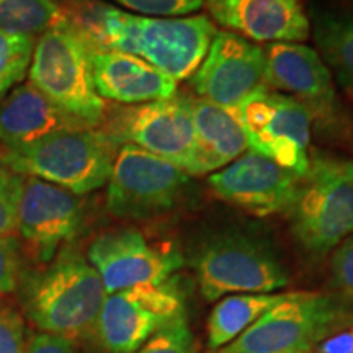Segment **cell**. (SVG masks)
<instances>
[{"instance_id": "6da1fadb", "label": "cell", "mask_w": 353, "mask_h": 353, "mask_svg": "<svg viewBox=\"0 0 353 353\" xmlns=\"http://www.w3.org/2000/svg\"><path fill=\"white\" fill-rule=\"evenodd\" d=\"M74 20V19H72ZM95 50L138 56L176 82L193 76L216 28L206 15L159 19L97 3L83 21L74 20Z\"/></svg>"}, {"instance_id": "277c9868", "label": "cell", "mask_w": 353, "mask_h": 353, "mask_svg": "<svg viewBox=\"0 0 353 353\" xmlns=\"http://www.w3.org/2000/svg\"><path fill=\"white\" fill-rule=\"evenodd\" d=\"M286 216L307 254L322 257L342 244L353 234V161L312 152Z\"/></svg>"}, {"instance_id": "52a82bcc", "label": "cell", "mask_w": 353, "mask_h": 353, "mask_svg": "<svg viewBox=\"0 0 353 353\" xmlns=\"http://www.w3.org/2000/svg\"><path fill=\"white\" fill-rule=\"evenodd\" d=\"M345 314V309L334 296L316 291H293L216 353L311 352L316 343L339 327Z\"/></svg>"}, {"instance_id": "ac0fdd59", "label": "cell", "mask_w": 353, "mask_h": 353, "mask_svg": "<svg viewBox=\"0 0 353 353\" xmlns=\"http://www.w3.org/2000/svg\"><path fill=\"white\" fill-rule=\"evenodd\" d=\"M92 74L100 99L126 105L170 99L179 83L138 56L110 50L92 51Z\"/></svg>"}, {"instance_id": "e0dca14e", "label": "cell", "mask_w": 353, "mask_h": 353, "mask_svg": "<svg viewBox=\"0 0 353 353\" xmlns=\"http://www.w3.org/2000/svg\"><path fill=\"white\" fill-rule=\"evenodd\" d=\"M221 26L257 43H303L311 33L299 0H205Z\"/></svg>"}, {"instance_id": "d6986e66", "label": "cell", "mask_w": 353, "mask_h": 353, "mask_svg": "<svg viewBox=\"0 0 353 353\" xmlns=\"http://www.w3.org/2000/svg\"><path fill=\"white\" fill-rule=\"evenodd\" d=\"M83 128L90 126L61 110L30 82L15 87L0 101V143L6 149L25 148L57 132Z\"/></svg>"}, {"instance_id": "5b68a950", "label": "cell", "mask_w": 353, "mask_h": 353, "mask_svg": "<svg viewBox=\"0 0 353 353\" xmlns=\"http://www.w3.org/2000/svg\"><path fill=\"white\" fill-rule=\"evenodd\" d=\"M94 50L83 30L65 13L38 37L28 70L30 83L90 128L105 117V101L97 94L92 74Z\"/></svg>"}, {"instance_id": "7a4b0ae2", "label": "cell", "mask_w": 353, "mask_h": 353, "mask_svg": "<svg viewBox=\"0 0 353 353\" xmlns=\"http://www.w3.org/2000/svg\"><path fill=\"white\" fill-rule=\"evenodd\" d=\"M105 298L100 275L70 244L43 268L23 273L20 283V303L30 322L74 345L92 335Z\"/></svg>"}, {"instance_id": "1f68e13d", "label": "cell", "mask_w": 353, "mask_h": 353, "mask_svg": "<svg viewBox=\"0 0 353 353\" xmlns=\"http://www.w3.org/2000/svg\"><path fill=\"white\" fill-rule=\"evenodd\" d=\"M321 353H353V332L327 339L319 347Z\"/></svg>"}, {"instance_id": "d4e9b609", "label": "cell", "mask_w": 353, "mask_h": 353, "mask_svg": "<svg viewBox=\"0 0 353 353\" xmlns=\"http://www.w3.org/2000/svg\"><path fill=\"white\" fill-rule=\"evenodd\" d=\"M23 175L17 174L0 156V236L17 232Z\"/></svg>"}, {"instance_id": "ffe728a7", "label": "cell", "mask_w": 353, "mask_h": 353, "mask_svg": "<svg viewBox=\"0 0 353 353\" xmlns=\"http://www.w3.org/2000/svg\"><path fill=\"white\" fill-rule=\"evenodd\" d=\"M192 114L193 148L183 169L190 176L214 174L245 152L244 131L231 110L192 99Z\"/></svg>"}, {"instance_id": "44dd1931", "label": "cell", "mask_w": 353, "mask_h": 353, "mask_svg": "<svg viewBox=\"0 0 353 353\" xmlns=\"http://www.w3.org/2000/svg\"><path fill=\"white\" fill-rule=\"evenodd\" d=\"M288 293L231 294L216 304L208 317V348L216 352L236 341L268 309L283 301Z\"/></svg>"}, {"instance_id": "4316f807", "label": "cell", "mask_w": 353, "mask_h": 353, "mask_svg": "<svg viewBox=\"0 0 353 353\" xmlns=\"http://www.w3.org/2000/svg\"><path fill=\"white\" fill-rule=\"evenodd\" d=\"M23 247L13 234L0 236V301L20 288L23 278Z\"/></svg>"}, {"instance_id": "484cf974", "label": "cell", "mask_w": 353, "mask_h": 353, "mask_svg": "<svg viewBox=\"0 0 353 353\" xmlns=\"http://www.w3.org/2000/svg\"><path fill=\"white\" fill-rule=\"evenodd\" d=\"M134 353H193V334L187 316L159 329Z\"/></svg>"}, {"instance_id": "83f0119b", "label": "cell", "mask_w": 353, "mask_h": 353, "mask_svg": "<svg viewBox=\"0 0 353 353\" xmlns=\"http://www.w3.org/2000/svg\"><path fill=\"white\" fill-rule=\"evenodd\" d=\"M123 7L138 12L144 17H159V19H175L188 17L190 13L200 10L205 0H117Z\"/></svg>"}, {"instance_id": "4dcf8cb0", "label": "cell", "mask_w": 353, "mask_h": 353, "mask_svg": "<svg viewBox=\"0 0 353 353\" xmlns=\"http://www.w3.org/2000/svg\"><path fill=\"white\" fill-rule=\"evenodd\" d=\"M26 353H79L74 343L44 332L34 334L26 343Z\"/></svg>"}, {"instance_id": "f546056e", "label": "cell", "mask_w": 353, "mask_h": 353, "mask_svg": "<svg viewBox=\"0 0 353 353\" xmlns=\"http://www.w3.org/2000/svg\"><path fill=\"white\" fill-rule=\"evenodd\" d=\"M26 343L23 317L0 304V353H26Z\"/></svg>"}, {"instance_id": "2e32d148", "label": "cell", "mask_w": 353, "mask_h": 353, "mask_svg": "<svg viewBox=\"0 0 353 353\" xmlns=\"http://www.w3.org/2000/svg\"><path fill=\"white\" fill-rule=\"evenodd\" d=\"M301 176L270 159L247 151L210 175L216 196L255 216L286 213L296 196Z\"/></svg>"}, {"instance_id": "5bb4252c", "label": "cell", "mask_w": 353, "mask_h": 353, "mask_svg": "<svg viewBox=\"0 0 353 353\" xmlns=\"http://www.w3.org/2000/svg\"><path fill=\"white\" fill-rule=\"evenodd\" d=\"M82 226L77 195L34 176H23L17 232L34 262L48 263L76 239Z\"/></svg>"}, {"instance_id": "cb8c5ba5", "label": "cell", "mask_w": 353, "mask_h": 353, "mask_svg": "<svg viewBox=\"0 0 353 353\" xmlns=\"http://www.w3.org/2000/svg\"><path fill=\"white\" fill-rule=\"evenodd\" d=\"M37 38L0 30V95L20 83L32 65Z\"/></svg>"}, {"instance_id": "4fadbf2b", "label": "cell", "mask_w": 353, "mask_h": 353, "mask_svg": "<svg viewBox=\"0 0 353 353\" xmlns=\"http://www.w3.org/2000/svg\"><path fill=\"white\" fill-rule=\"evenodd\" d=\"M198 99L226 110L265 90V50L232 32H216L205 59L190 77Z\"/></svg>"}, {"instance_id": "7402d4cb", "label": "cell", "mask_w": 353, "mask_h": 353, "mask_svg": "<svg viewBox=\"0 0 353 353\" xmlns=\"http://www.w3.org/2000/svg\"><path fill=\"white\" fill-rule=\"evenodd\" d=\"M314 39L321 57L345 90L353 94V10L314 17Z\"/></svg>"}, {"instance_id": "d6a6232c", "label": "cell", "mask_w": 353, "mask_h": 353, "mask_svg": "<svg viewBox=\"0 0 353 353\" xmlns=\"http://www.w3.org/2000/svg\"><path fill=\"white\" fill-rule=\"evenodd\" d=\"M54 2H57L61 6V2H69V0H54Z\"/></svg>"}, {"instance_id": "ba28073f", "label": "cell", "mask_w": 353, "mask_h": 353, "mask_svg": "<svg viewBox=\"0 0 353 353\" xmlns=\"http://www.w3.org/2000/svg\"><path fill=\"white\" fill-rule=\"evenodd\" d=\"M185 314L176 278L107 294L90 337L100 353H134L151 335Z\"/></svg>"}, {"instance_id": "8992f818", "label": "cell", "mask_w": 353, "mask_h": 353, "mask_svg": "<svg viewBox=\"0 0 353 353\" xmlns=\"http://www.w3.org/2000/svg\"><path fill=\"white\" fill-rule=\"evenodd\" d=\"M118 143L95 128L63 131L19 149L2 159L17 174L34 176L74 195H87L108 183Z\"/></svg>"}, {"instance_id": "603a6c76", "label": "cell", "mask_w": 353, "mask_h": 353, "mask_svg": "<svg viewBox=\"0 0 353 353\" xmlns=\"http://www.w3.org/2000/svg\"><path fill=\"white\" fill-rule=\"evenodd\" d=\"M64 17L54 0H0V30L10 33L37 38Z\"/></svg>"}, {"instance_id": "9a60e30c", "label": "cell", "mask_w": 353, "mask_h": 353, "mask_svg": "<svg viewBox=\"0 0 353 353\" xmlns=\"http://www.w3.org/2000/svg\"><path fill=\"white\" fill-rule=\"evenodd\" d=\"M110 136L183 170L193 148L192 97L175 94L167 100L128 108L118 117Z\"/></svg>"}, {"instance_id": "836d02e7", "label": "cell", "mask_w": 353, "mask_h": 353, "mask_svg": "<svg viewBox=\"0 0 353 353\" xmlns=\"http://www.w3.org/2000/svg\"><path fill=\"white\" fill-rule=\"evenodd\" d=\"M299 353H312V350L311 352H299Z\"/></svg>"}, {"instance_id": "3957f363", "label": "cell", "mask_w": 353, "mask_h": 353, "mask_svg": "<svg viewBox=\"0 0 353 353\" xmlns=\"http://www.w3.org/2000/svg\"><path fill=\"white\" fill-rule=\"evenodd\" d=\"M188 263L206 301L229 294L273 293L290 283L275 245L262 234L241 228L205 234L190 250Z\"/></svg>"}, {"instance_id": "9c48e42d", "label": "cell", "mask_w": 353, "mask_h": 353, "mask_svg": "<svg viewBox=\"0 0 353 353\" xmlns=\"http://www.w3.org/2000/svg\"><path fill=\"white\" fill-rule=\"evenodd\" d=\"M190 175L164 159L123 144L108 180L107 208L121 219H148L170 211L185 195Z\"/></svg>"}, {"instance_id": "7c38bea8", "label": "cell", "mask_w": 353, "mask_h": 353, "mask_svg": "<svg viewBox=\"0 0 353 353\" xmlns=\"http://www.w3.org/2000/svg\"><path fill=\"white\" fill-rule=\"evenodd\" d=\"M87 260L101 278L107 294L141 285H159L183 267L172 247L154 245L134 228L100 234L87 250Z\"/></svg>"}, {"instance_id": "30bf717a", "label": "cell", "mask_w": 353, "mask_h": 353, "mask_svg": "<svg viewBox=\"0 0 353 353\" xmlns=\"http://www.w3.org/2000/svg\"><path fill=\"white\" fill-rule=\"evenodd\" d=\"M231 112L244 131L250 151L298 175L306 174L312 123L298 101L265 88Z\"/></svg>"}, {"instance_id": "f1b7e54d", "label": "cell", "mask_w": 353, "mask_h": 353, "mask_svg": "<svg viewBox=\"0 0 353 353\" xmlns=\"http://www.w3.org/2000/svg\"><path fill=\"white\" fill-rule=\"evenodd\" d=\"M330 280L342 296L353 299V236L335 247L330 260Z\"/></svg>"}, {"instance_id": "8fae6325", "label": "cell", "mask_w": 353, "mask_h": 353, "mask_svg": "<svg viewBox=\"0 0 353 353\" xmlns=\"http://www.w3.org/2000/svg\"><path fill=\"white\" fill-rule=\"evenodd\" d=\"M263 50L267 87L298 101L322 130H342L332 74L317 51L303 43H270Z\"/></svg>"}]
</instances>
